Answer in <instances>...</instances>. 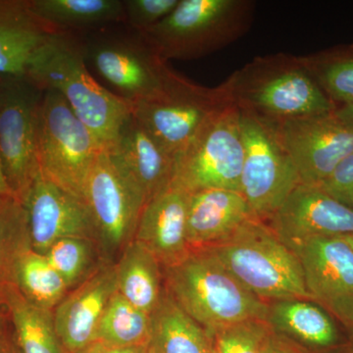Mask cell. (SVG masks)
Listing matches in <instances>:
<instances>
[{"label":"cell","mask_w":353,"mask_h":353,"mask_svg":"<svg viewBox=\"0 0 353 353\" xmlns=\"http://www.w3.org/2000/svg\"><path fill=\"white\" fill-rule=\"evenodd\" d=\"M243 158L240 109L229 103L204 124L176 157L171 185L188 194L209 189L241 192Z\"/></svg>","instance_id":"ba28073f"},{"label":"cell","mask_w":353,"mask_h":353,"mask_svg":"<svg viewBox=\"0 0 353 353\" xmlns=\"http://www.w3.org/2000/svg\"><path fill=\"white\" fill-rule=\"evenodd\" d=\"M14 285L30 303L50 311L54 310L70 292L48 259L32 248L23 253L18 261Z\"/></svg>","instance_id":"f1b7e54d"},{"label":"cell","mask_w":353,"mask_h":353,"mask_svg":"<svg viewBox=\"0 0 353 353\" xmlns=\"http://www.w3.org/2000/svg\"><path fill=\"white\" fill-rule=\"evenodd\" d=\"M273 329L265 319H250L213 334V353H264Z\"/></svg>","instance_id":"1f68e13d"},{"label":"cell","mask_w":353,"mask_h":353,"mask_svg":"<svg viewBox=\"0 0 353 353\" xmlns=\"http://www.w3.org/2000/svg\"><path fill=\"white\" fill-rule=\"evenodd\" d=\"M334 115L343 123L352 128L353 129V104L352 105L343 106V108H336L334 111Z\"/></svg>","instance_id":"ab89813d"},{"label":"cell","mask_w":353,"mask_h":353,"mask_svg":"<svg viewBox=\"0 0 353 353\" xmlns=\"http://www.w3.org/2000/svg\"><path fill=\"white\" fill-rule=\"evenodd\" d=\"M318 187L336 201L353 209V152L345 157Z\"/></svg>","instance_id":"836d02e7"},{"label":"cell","mask_w":353,"mask_h":353,"mask_svg":"<svg viewBox=\"0 0 353 353\" xmlns=\"http://www.w3.org/2000/svg\"><path fill=\"white\" fill-rule=\"evenodd\" d=\"M102 148L57 92L44 90L38 126L39 173L85 201V183Z\"/></svg>","instance_id":"52a82bcc"},{"label":"cell","mask_w":353,"mask_h":353,"mask_svg":"<svg viewBox=\"0 0 353 353\" xmlns=\"http://www.w3.org/2000/svg\"><path fill=\"white\" fill-rule=\"evenodd\" d=\"M209 248L243 287L265 303L311 301L296 252L265 221L250 218L226 240Z\"/></svg>","instance_id":"277c9868"},{"label":"cell","mask_w":353,"mask_h":353,"mask_svg":"<svg viewBox=\"0 0 353 353\" xmlns=\"http://www.w3.org/2000/svg\"><path fill=\"white\" fill-rule=\"evenodd\" d=\"M267 223L292 250L311 239L353 236V209L318 185L301 183Z\"/></svg>","instance_id":"9a60e30c"},{"label":"cell","mask_w":353,"mask_h":353,"mask_svg":"<svg viewBox=\"0 0 353 353\" xmlns=\"http://www.w3.org/2000/svg\"><path fill=\"white\" fill-rule=\"evenodd\" d=\"M54 32L29 0H0V79L24 78L32 55Z\"/></svg>","instance_id":"44dd1931"},{"label":"cell","mask_w":353,"mask_h":353,"mask_svg":"<svg viewBox=\"0 0 353 353\" xmlns=\"http://www.w3.org/2000/svg\"><path fill=\"white\" fill-rule=\"evenodd\" d=\"M37 17L54 31L85 34L125 24L124 0H29Z\"/></svg>","instance_id":"603a6c76"},{"label":"cell","mask_w":353,"mask_h":353,"mask_svg":"<svg viewBox=\"0 0 353 353\" xmlns=\"http://www.w3.org/2000/svg\"></svg>","instance_id":"7bdbcfd3"},{"label":"cell","mask_w":353,"mask_h":353,"mask_svg":"<svg viewBox=\"0 0 353 353\" xmlns=\"http://www.w3.org/2000/svg\"><path fill=\"white\" fill-rule=\"evenodd\" d=\"M301 59L336 108L353 104V44L334 46Z\"/></svg>","instance_id":"83f0119b"},{"label":"cell","mask_w":353,"mask_h":353,"mask_svg":"<svg viewBox=\"0 0 353 353\" xmlns=\"http://www.w3.org/2000/svg\"><path fill=\"white\" fill-rule=\"evenodd\" d=\"M229 103L221 85L201 87L182 76L157 99L131 104V112L176 159L204 124Z\"/></svg>","instance_id":"8fae6325"},{"label":"cell","mask_w":353,"mask_h":353,"mask_svg":"<svg viewBox=\"0 0 353 353\" xmlns=\"http://www.w3.org/2000/svg\"><path fill=\"white\" fill-rule=\"evenodd\" d=\"M255 6L252 0H180L166 18L141 34L166 61L199 59L245 36Z\"/></svg>","instance_id":"8992f818"},{"label":"cell","mask_w":353,"mask_h":353,"mask_svg":"<svg viewBox=\"0 0 353 353\" xmlns=\"http://www.w3.org/2000/svg\"><path fill=\"white\" fill-rule=\"evenodd\" d=\"M336 320L341 323V326L345 329L348 340L353 343V305L347 308L345 312L341 313L336 318Z\"/></svg>","instance_id":"74e56055"},{"label":"cell","mask_w":353,"mask_h":353,"mask_svg":"<svg viewBox=\"0 0 353 353\" xmlns=\"http://www.w3.org/2000/svg\"><path fill=\"white\" fill-rule=\"evenodd\" d=\"M32 250L46 254L57 241L88 238L99 241V234L85 201L38 174L23 197Z\"/></svg>","instance_id":"5bb4252c"},{"label":"cell","mask_w":353,"mask_h":353,"mask_svg":"<svg viewBox=\"0 0 353 353\" xmlns=\"http://www.w3.org/2000/svg\"><path fill=\"white\" fill-rule=\"evenodd\" d=\"M266 320L273 331L315 352H329L350 341L339 328L333 316L312 301H271L268 303Z\"/></svg>","instance_id":"7402d4cb"},{"label":"cell","mask_w":353,"mask_h":353,"mask_svg":"<svg viewBox=\"0 0 353 353\" xmlns=\"http://www.w3.org/2000/svg\"><path fill=\"white\" fill-rule=\"evenodd\" d=\"M343 238L345 239V240L347 241L353 248V236H343Z\"/></svg>","instance_id":"b9f144b4"},{"label":"cell","mask_w":353,"mask_h":353,"mask_svg":"<svg viewBox=\"0 0 353 353\" xmlns=\"http://www.w3.org/2000/svg\"><path fill=\"white\" fill-rule=\"evenodd\" d=\"M117 292L137 308L150 313L165 292L163 267L148 250L132 240L115 262Z\"/></svg>","instance_id":"d4e9b609"},{"label":"cell","mask_w":353,"mask_h":353,"mask_svg":"<svg viewBox=\"0 0 353 353\" xmlns=\"http://www.w3.org/2000/svg\"><path fill=\"white\" fill-rule=\"evenodd\" d=\"M189 194L170 185L146 202L134 241L145 246L163 268L185 259L190 248L187 240Z\"/></svg>","instance_id":"d6986e66"},{"label":"cell","mask_w":353,"mask_h":353,"mask_svg":"<svg viewBox=\"0 0 353 353\" xmlns=\"http://www.w3.org/2000/svg\"><path fill=\"white\" fill-rule=\"evenodd\" d=\"M148 353H213V336L183 310L165 290L150 313Z\"/></svg>","instance_id":"cb8c5ba5"},{"label":"cell","mask_w":353,"mask_h":353,"mask_svg":"<svg viewBox=\"0 0 353 353\" xmlns=\"http://www.w3.org/2000/svg\"><path fill=\"white\" fill-rule=\"evenodd\" d=\"M77 353H148V347H114V345L95 341Z\"/></svg>","instance_id":"8d00e7d4"},{"label":"cell","mask_w":353,"mask_h":353,"mask_svg":"<svg viewBox=\"0 0 353 353\" xmlns=\"http://www.w3.org/2000/svg\"><path fill=\"white\" fill-rule=\"evenodd\" d=\"M180 0H124L125 24L143 32L161 22Z\"/></svg>","instance_id":"d6a6232c"},{"label":"cell","mask_w":353,"mask_h":353,"mask_svg":"<svg viewBox=\"0 0 353 353\" xmlns=\"http://www.w3.org/2000/svg\"><path fill=\"white\" fill-rule=\"evenodd\" d=\"M252 217L241 192L209 189L190 194L187 240L190 250L217 245Z\"/></svg>","instance_id":"ffe728a7"},{"label":"cell","mask_w":353,"mask_h":353,"mask_svg":"<svg viewBox=\"0 0 353 353\" xmlns=\"http://www.w3.org/2000/svg\"><path fill=\"white\" fill-rule=\"evenodd\" d=\"M322 353H353V343L348 341L347 343H343L341 347Z\"/></svg>","instance_id":"60d3db41"},{"label":"cell","mask_w":353,"mask_h":353,"mask_svg":"<svg viewBox=\"0 0 353 353\" xmlns=\"http://www.w3.org/2000/svg\"><path fill=\"white\" fill-rule=\"evenodd\" d=\"M43 92L27 77L0 79V155L9 185L20 201L39 174L38 126Z\"/></svg>","instance_id":"30bf717a"},{"label":"cell","mask_w":353,"mask_h":353,"mask_svg":"<svg viewBox=\"0 0 353 353\" xmlns=\"http://www.w3.org/2000/svg\"><path fill=\"white\" fill-rule=\"evenodd\" d=\"M26 77L41 90L61 95L102 150L113 148L131 105L90 74L80 34L52 32L32 55Z\"/></svg>","instance_id":"6da1fadb"},{"label":"cell","mask_w":353,"mask_h":353,"mask_svg":"<svg viewBox=\"0 0 353 353\" xmlns=\"http://www.w3.org/2000/svg\"><path fill=\"white\" fill-rule=\"evenodd\" d=\"M108 152L145 205L173 181L175 158L132 114Z\"/></svg>","instance_id":"e0dca14e"},{"label":"cell","mask_w":353,"mask_h":353,"mask_svg":"<svg viewBox=\"0 0 353 353\" xmlns=\"http://www.w3.org/2000/svg\"><path fill=\"white\" fill-rule=\"evenodd\" d=\"M264 353H319L308 350L299 343L277 332H272Z\"/></svg>","instance_id":"e575fe53"},{"label":"cell","mask_w":353,"mask_h":353,"mask_svg":"<svg viewBox=\"0 0 353 353\" xmlns=\"http://www.w3.org/2000/svg\"><path fill=\"white\" fill-rule=\"evenodd\" d=\"M220 85L230 103L267 122L329 115L336 109L301 57L287 53L255 57Z\"/></svg>","instance_id":"7a4b0ae2"},{"label":"cell","mask_w":353,"mask_h":353,"mask_svg":"<svg viewBox=\"0 0 353 353\" xmlns=\"http://www.w3.org/2000/svg\"><path fill=\"white\" fill-rule=\"evenodd\" d=\"M150 330V314L137 308L116 292L101 316L95 341L114 347H148Z\"/></svg>","instance_id":"f546056e"},{"label":"cell","mask_w":353,"mask_h":353,"mask_svg":"<svg viewBox=\"0 0 353 353\" xmlns=\"http://www.w3.org/2000/svg\"><path fill=\"white\" fill-rule=\"evenodd\" d=\"M117 292L115 263H106L70 290L54 310L55 328L65 352L77 353L95 341L97 326Z\"/></svg>","instance_id":"ac0fdd59"},{"label":"cell","mask_w":353,"mask_h":353,"mask_svg":"<svg viewBox=\"0 0 353 353\" xmlns=\"http://www.w3.org/2000/svg\"><path fill=\"white\" fill-rule=\"evenodd\" d=\"M44 256L60 274L69 290L92 277L108 262L99 241L88 238H66L48 248Z\"/></svg>","instance_id":"4dcf8cb0"},{"label":"cell","mask_w":353,"mask_h":353,"mask_svg":"<svg viewBox=\"0 0 353 353\" xmlns=\"http://www.w3.org/2000/svg\"><path fill=\"white\" fill-rule=\"evenodd\" d=\"M163 273L167 292L212 336L246 320H266L268 303L243 287L209 248L190 250Z\"/></svg>","instance_id":"3957f363"},{"label":"cell","mask_w":353,"mask_h":353,"mask_svg":"<svg viewBox=\"0 0 353 353\" xmlns=\"http://www.w3.org/2000/svg\"><path fill=\"white\" fill-rule=\"evenodd\" d=\"M311 301L334 319L353 304V248L343 238H315L292 248Z\"/></svg>","instance_id":"2e32d148"},{"label":"cell","mask_w":353,"mask_h":353,"mask_svg":"<svg viewBox=\"0 0 353 353\" xmlns=\"http://www.w3.org/2000/svg\"><path fill=\"white\" fill-rule=\"evenodd\" d=\"M79 34L87 64L130 105L157 99L182 77L141 32L126 24Z\"/></svg>","instance_id":"5b68a950"},{"label":"cell","mask_w":353,"mask_h":353,"mask_svg":"<svg viewBox=\"0 0 353 353\" xmlns=\"http://www.w3.org/2000/svg\"><path fill=\"white\" fill-rule=\"evenodd\" d=\"M6 310L21 353H67L55 328L53 311L30 303L15 285L7 292Z\"/></svg>","instance_id":"484cf974"},{"label":"cell","mask_w":353,"mask_h":353,"mask_svg":"<svg viewBox=\"0 0 353 353\" xmlns=\"http://www.w3.org/2000/svg\"><path fill=\"white\" fill-rule=\"evenodd\" d=\"M240 113L245 148L241 194L252 215L268 222L301 180L270 123Z\"/></svg>","instance_id":"9c48e42d"},{"label":"cell","mask_w":353,"mask_h":353,"mask_svg":"<svg viewBox=\"0 0 353 353\" xmlns=\"http://www.w3.org/2000/svg\"><path fill=\"white\" fill-rule=\"evenodd\" d=\"M0 353H21L6 311L0 313Z\"/></svg>","instance_id":"d590c367"},{"label":"cell","mask_w":353,"mask_h":353,"mask_svg":"<svg viewBox=\"0 0 353 353\" xmlns=\"http://www.w3.org/2000/svg\"><path fill=\"white\" fill-rule=\"evenodd\" d=\"M0 196L16 197L7 180L1 155H0ZM17 199V197H16Z\"/></svg>","instance_id":"f35d334b"},{"label":"cell","mask_w":353,"mask_h":353,"mask_svg":"<svg viewBox=\"0 0 353 353\" xmlns=\"http://www.w3.org/2000/svg\"><path fill=\"white\" fill-rule=\"evenodd\" d=\"M83 199L97 227L104 260L115 263L134 240L145 202L106 150L95 160Z\"/></svg>","instance_id":"7c38bea8"},{"label":"cell","mask_w":353,"mask_h":353,"mask_svg":"<svg viewBox=\"0 0 353 353\" xmlns=\"http://www.w3.org/2000/svg\"><path fill=\"white\" fill-rule=\"evenodd\" d=\"M32 248L27 215L16 197L0 196V313L6 312L7 292L14 285L16 266Z\"/></svg>","instance_id":"4316f807"},{"label":"cell","mask_w":353,"mask_h":353,"mask_svg":"<svg viewBox=\"0 0 353 353\" xmlns=\"http://www.w3.org/2000/svg\"><path fill=\"white\" fill-rule=\"evenodd\" d=\"M270 124L303 185H321L353 152V129L334 113Z\"/></svg>","instance_id":"4fadbf2b"}]
</instances>
